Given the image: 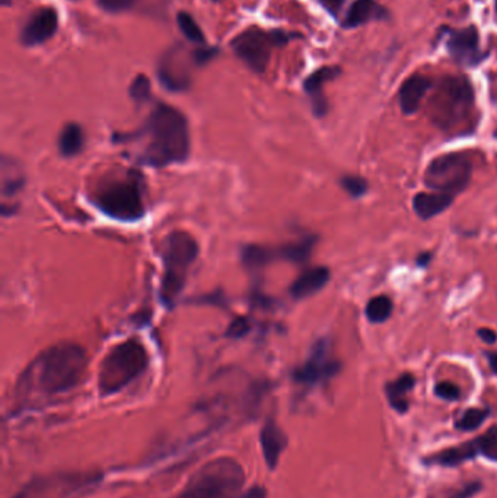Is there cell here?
Masks as SVG:
<instances>
[{
  "label": "cell",
  "instance_id": "obj_1",
  "mask_svg": "<svg viewBox=\"0 0 497 498\" xmlns=\"http://www.w3.org/2000/svg\"><path fill=\"white\" fill-rule=\"evenodd\" d=\"M88 354L75 342H60L45 349L27 367L20 382L18 392L28 395L66 394L75 390L85 376Z\"/></svg>",
  "mask_w": 497,
  "mask_h": 498
},
{
  "label": "cell",
  "instance_id": "obj_2",
  "mask_svg": "<svg viewBox=\"0 0 497 498\" xmlns=\"http://www.w3.org/2000/svg\"><path fill=\"white\" fill-rule=\"evenodd\" d=\"M148 136L143 162L164 168L181 164L190 155L188 121L181 111L166 104H158L146 123Z\"/></svg>",
  "mask_w": 497,
  "mask_h": 498
},
{
  "label": "cell",
  "instance_id": "obj_3",
  "mask_svg": "<svg viewBox=\"0 0 497 498\" xmlns=\"http://www.w3.org/2000/svg\"><path fill=\"white\" fill-rule=\"evenodd\" d=\"M245 482V472L238 461L216 458L198 468L177 498H235Z\"/></svg>",
  "mask_w": 497,
  "mask_h": 498
},
{
  "label": "cell",
  "instance_id": "obj_4",
  "mask_svg": "<svg viewBox=\"0 0 497 498\" xmlns=\"http://www.w3.org/2000/svg\"><path fill=\"white\" fill-rule=\"evenodd\" d=\"M149 354L139 340H125L114 347L100 365L98 390L101 397L117 394L148 369Z\"/></svg>",
  "mask_w": 497,
  "mask_h": 498
},
{
  "label": "cell",
  "instance_id": "obj_5",
  "mask_svg": "<svg viewBox=\"0 0 497 498\" xmlns=\"http://www.w3.org/2000/svg\"><path fill=\"white\" fill-rule=\"evenodd\" d=\"M198 255V245L190 233L177 230L166 237L164 245V278H162L161 296L166 306L175 305L180 298L187 273Z\"/></svg>",
  "mask_w": 497,
  "mask_h": 498
},
{
  "label": "cell",
  "instance_id": "obj_6",
  "mask_svg": "<svg viewBox=\"0 0 497 498\" xmlns=\"http://www.w3.org/2000/svg\"><path fill=\"white\" fill-rule=\"evenodd\" d=\"M474 108V92L465 77H446L430 102L435 124L444 130L457 129L469 120Z\"/></svg>",
  "mask_w": 497,
  "mask_h": 498
},
{
  "label": "cell",
  "instance_id": "obj_7",
  "mask_svg": "<svg viewBox=\"0 0 497 498\" xmlns=\"http://www.w3.org/2000/svg\"><path fill=\"white\" fill-rule=\"evenodd\" d=\"M95 205L102 213L122 221H136L145 214V200L138 178L108 182L95 196Z\"/></svg>",
  "mask_w": 497,
  "mask_h": 498
},
{
  "label": "cell",
  "instance_id": "obj_8",
  "mask_svg": "<svg viewBox=\"0 0 497 498\" xmlns=\"http://www.w3.org/2000/svg\"><path fill=\"white\" fill-rule=\"evenodd\" d=\"M300 36L296 34L285 33L282 29L254 28L245 29L244 33L235 36L231 47L235 54L255 73L266 72L269 61H270L271 52L275 47L285 45L293 38Z\"/></svg>",
  "mask_w": 497,
  "mask_h": 498
},
{
  "label": "cell",
  "instance_id": "obj_9",
  "mask_svg": "<svg viewBox=\"0 0 497 498\" xmlns=\"http://www.w3.org/2000/svg\"><path fill=\"white\" fill-rule=\"evenodd\" d=\"M100 472H56L31 479L12 498H72L101 481Z\"/></svg>",
  "mask_w": 497,
  "mask_h": 498
},
{
  "label": "cell",
  "instance_id": "obj_10",
  "mask_svg": "<svg viewBox=\"0 0 497 498\" xmlns=\"http://www.w3.org/2000/svg\"><path fill=\"white\" fill-rule=\"evenodd\" d=\"M473 173V165L464 153H448L433 159L426 168L425 184L437 193H461L467 189Z\"/></svg>",
  "mask_w": 497,
  "mask_h": 498
},
{
  "label": "cell",
  "instance_id": "obj_11",
  "mask_svg": "<svg viewBox=\"0 0 497 498\" xmlns=\"http://www.w3.org/2000/svg\"><path fill=\"white\" fill-rule=\"evenodd\" d=\"M341 369V363L333 357L330 342L320 340L312 349L307 362L293 372V381L305 386H316L334 378Z\"/></svg>",
  "mask_w": 497,
  "mask_h": 498
},
{
  "label": "cell",
  "instance_id": "obj_12",
  "mask_svg": "<svg viewBox=\"0 0 497 498\" xmlns=\"http://www.w3.org/2000/svg\"><path fill=\"white\" fill-rule=\"evenodd\" d=\"M446 47L451 56L465 66H476L485 56L480 52V38L476 27L469 28L451 29L449 31Z\"/></svg>",
  "mask_w": 497,
  "mask_h": 498
},
{
  "label": "cell",
  "instance_id": "obj_13",
  "mask_svg": "<svg viewBox=\"0 0 497 498\" xmlns=\"http://www.w3.org/2000/svg\"><path fill=\"white\" fill-rule=\"evenodd\" d=\"M59 28V17L53 8H41L33 13L20 31V43L25 47H36L53 38Z\"/></svg>",
  "mask_w": 497,
  "mask_h": 498
},
{
  "label": "cell",
  "instance_id": "obj_14",
  "mask_svg": "<svg viewBox=\"0 0 497 498\" xmlns=\"http://www.w3.org/2000/svg\"><path fill=\"white\" fill-rule=\"evenodd\" d=\"M158 77L164 88L171 92H184L190 88V75L180 57V49H171L162 56L158 66Z\"/></svg>",
  "mask_w": 497,
  "mask_h": 498
},
{
  "label": "cell",
  "instance_id": "obj_15",
  "mask_svg": "<svg viewBox=\"0 0 497 498\" xmlns=\"http://www.w3.org/2000/svg\"><path fill=\"white\" fill-rule=\"evenodd\" d=\"M260 446L263 450L264 461L269 470H275L279 459L287 447V436L277 426L273 418H269L260 431Z\"/></svg>",
  "mask_w": 497,
  "mask_h": 498
},
{
  "label": "cell",
  "instance_id": "obj_16",
  "mask_svg": "<svg viewBox=\"0 0 497 498\" xmlns=\"http://www.w3.org/2000/svg\"><path fill=\"white\" fill-rule=\"evenodd\" d=\"M341 70L339 68H321L303 82V89L309 95L312 102V109L317 116H324L327 114V100L324 97V84L333 81L339 76Z\"/></svg>",
  "mask_w": 497,
  "mask_h": 498
},
{
  "label": "cell",
  "instance_id": "obj_17",
  "mask_svg": "<svg viewBox=\"0 0 497 498\" xmlns=\"http://www.w3.org/2000/svg\"><path fill=\"white\" fill-rule=\"evenodd\" d=\"M430 86H432V82H430L429 77L421 76V75H413V76H410L403 84L400 93H398L401 111L405 116L416 113Z\"/></svg>",
  "mask_w": 497,
  "mask_h": 498
},
{
  "label": "cell",
  "instance_id": "obj_18",
  "mask_svg": "<svg viewBox=\"0 0 497 498\" xmlns=\"http://www.w3.org/2000/svg\"><path fill=\"white\" fill-rule=\"evenodd\" d=\"M330 269L327 267H314L307 269L296 278L291 287V294L295 299L311 298L327 285Z\"/></svg>",
  "mask_w": 497,
  "mask_h": 498
},
{
  "label": "cell",
  "instance_id": "obj_19",
  "mask_svg": "<svg viewBox=\"0 0 497 498\" xmlns=\"http://www.w3.org/2000/svg\"><path fill=\"white\" fill-rule=\"evenodd\" d=\"M389 12L376 0H356L344 18V28H357L371 20H387Z\"/></svg>",
  "mask_w": 497,
  "mask_h": 498
},
{
  "label": "cell",
  "instance_id": "obj_20",
  "mask_svg": "<svg viewBox=\"0 0 497 498\" xmlns=\"http://www.w3.org/2000/svg\"><path fill=\"white\" fill-rule=\"evenodd\" d=\"M453 196L449 194L437 193H419L413 198V209L417 216L429 221L432 217L441 214L453 205Z\"/></svg>",
  "mask_w": 497,
  "mask_h": 498
},
{
  "label": "cell",
  "instance_id": "obj_21",
  "mask_svg": "<svg viewBox=\"0 0 497 498\" xmlns=\"http://www.w3.org/2000/svg\"><path fill=\"white\" fill-rule=\"evenodd\" d=\"M416 385V379L410 374H401L400 378L392 381L385 388L387 392V398H389V406L394 410L398 411L400 414H405L409 410V398L407 395L410 390Z\"/></svg>",
  "mask_w": 497,
  "mask_h": 498
},
{
  "label": "cell",
  "instance_id": "obj_22",
  "mask_svg": "<svg viewBox=\"0 0 497 498\" xmlns=\"http://www.w3.org/2000/svg\"><path fill=\"white\" fill-rule=\"evenodd\" d=\"M25 177L17 162L4 157L2 159V196L12 197L24 187Z\"/></svg>",
  "mask_w": 497,
  "mask_h": 498
},
{
  "label": "cell",
  "instance_id": "obj_23",
  "mask_svg": "<svg viewBox=\"0 0 497 498\" xmlns=\"http://www.w3.org/2000/svg\"><path fill=\"white\" fill-rule=\"evenodd\" d=\"M85 145V134L81 125L76 123H69L61 130L59 137V150L63 157H76L77 153L84 149Z\"/></svg>",
  "mask_w": 497,
  "mask_h": 498
},
{
  "label": "cell",
  "instance_id": "obj_24",
  "mask_svg": "<svg viewBox=\"0 0 497 498\" xmlns=\"http://www.w3.org/2000/svg\"><path fill=\"white\" fill-rule=\"evenodd\" d=\"M177 24L182 36H186L187 40L190 41V43L197 45L206 44V38H204L203 29L200 28V25L196 22L195 18L191 17L190 13H178Z\"/></svg>",
  "mask_w": 497,
  "mask_h": 498
},
{
  "label": "cell",
  "instance_id": "obj_25",
  "mask_svg": "<svg viewBox=\"0 0 497 498\" xmlns=\"http://www.w3.org/2000/svg\"><path fill=\"white\" fill-rule=\"evenodd\" d=\"M392 301L389 296H376L366 305V317L373 324H381L391 317Z\"/></svg>",
  "mask_w": 497,
  "mask_h": 498
},
{
  "label": "cell",
  "instance_id": "obj_26",
  "mask_svg": "<svg viewBox=\"0 0 497 498\" xmlns=\"http://www.w3.org/2000/svg\"><path fill=\"white\" fill-rule=\"evenodd\" d=\"M473 443L477 454L497 462V426L490 427L480 438H474Z\"/></svg>",
  "mask_w": 497,
  "mask_h": 498
},
{
  "label": "cell",
  "instance_id": "obj_27",
  "mask_svg": "<svg viewBox=\"0 0 497 498\" xmlns=\"http://www.w3.org/2000/svg\"><path fill=\"white\" fill-rule=\"evenodd\" d=\"M314 244H316V239H314V237H307V239H303V241L284 246V248L280 249V255H282L285 260H287V261H307L308 257L311 255Z\"/></svg>",
  "mask_w": 497,
  "mask_h": 498
},
{
  "label": "cell",
  "instance_id": "obj_28",
  "mask_svg": "<svg viewBox=\"0 0 497 498\" xmlns=\"http://www.w3.org/2000/svg\"><path fill=\"white\" fill-rule=\"evenodd\" d=\"M487 417H489V410H485V408H469V410L464 411L460 415L457 422H455V427H457L458 430L473 431L478 429Z\"/></svg>",
  "mask_w": 497,
  "mask_h": 498
},
{
  "label": "cell",
  "instance_id": "obj_29",
  "mask_svg": "<svg viewBox=\"0 0 497 498\" xmlns=\"http://www.w3.org/2000/svg\"><path fill=\"white\" fill-rule=\"evenodd\" d=\"M130 97L136 102H145L150 98V81L146 75H138L134 77L129 88Z\"/></svg>",
  "mask_w": 497,
  "mask_h": 498
},
{
  "label": "cell",
  "instance_id": "obj_30",
  "mask_svg": "<svg viewBox=\"0 0 497 498\" xmlns=\"http://www.w3.org/2000/svg\"><path fill=\"white\" fill-rule=\"evenodd\" d=\"M341 185L355 198L365 196L369 187L368 181L365 178L356 177V175H346V177L341 178Z\"/></svg>",
  "mask_w": 497,
  "mask_h": 498
},
{
  "label": "cell",
  "instance_id": "obj_31",
  "mask_svg": "<svg viewBox=\"0 0 497 498\" xmlns=\"http://www.w3.org/2000/svg\"><path fill=\"white\" fill-rule=\"evenodd\" d=\"M270 253L261 246H248L244 249V262L247 266L260 267L269 262Z\"/></svg>",
  "mask_w": 497,
  "mask_h": 498
},
{
  "label": "cell",
  "instance_id": "obj_32",
  "mask_svg": "<svg viewBox=\"0 0 497 498\" xmlns=\"http://www.w3.org/2000/svg\"><path fill=\"white\" fill-rule=\"evenodd\" d=\"M136 2L138 0H98V4L104 12L122 13L133 8Z\"/></svg>",
  "mask_w": 497,
  "mask_h": 498
},
{
  "label": "cell",
  "instance_id": "obj_33",
  "mask_svg": "<svg viewBox=\"0 0 497 498\" xmlns=\"http://www.w3.org/2000/svg\"><path fill=\"white\" fill-rule=\"evenodd\" d=\"M435 394L445 401H457L461 397V390L455 383L441 382L435 386Z\"/></svg>",
  "mask_w": 497,
  "mask_h": 498
},
{
  "label": "cell",
  "instance_id": "obj_34",
  "mask_svg": "<svg viewBox=\"0 0 497 498\" xmlns=\"http://www.w3.org/2000/svg\"><path fill=\"white\" fill-rule=\"evenodd\" d=\"M219 49L218 47H206V45H200L198 49H196L191 54L193 57V61H195L196 66H204L209 63V61L213 60L214 57L218 56Z\"/></svg>",
  "mask_w": 497,
  "mask_h": 498
},
{
  "label": "cell",
  "instance_id": "obj_35",
  "mask_svg": "<svg viewBox=\"0 0 497 498\" xmlns=\"http://www.w3.org/2000/svg\"><path fill=\"white\" fill-rule=\"evenodd\" d=\"M250 331V324H248L247 317H238L232 322L229 328H228L227 335L231 338H241Z\"/></svg>",
  "mask_w": 497,
  "mask_h": 498
},
{
  "label": "cell",
  "instance_id": "obj_36",
  "mask_svg": "<svg viewBox=\"0 0 497 498\" xmlns=\"http://www.w3.org/2000/svg\"><path fill=\"white\" fill-rule=\"evenodd\" d=\"M481 491L480 482H469L467 486H462L461 490L453 491L451 494L444 498H471Z\"/></svg>",
  "mask_w": 497,
  "mask_h": 498
},
{
  "label": "cell",
  "instance_id": "obj_37",
  "mask_svg": "<svg viewBox=\"0 0 497 498\" xmlns=\"http://www.w3.org/2000/svg\"><path fill=\"white\" fill-rule=\"evenodd\" d=\"M239 498H267V490L263 486H251L250 490Z\"/></svg>",
  "mask_w": 497,
  "mask_h": 498
},
{
  "label": "cell",
  "instance_id": "obj_38",
  "mask_svg": "<svg viewBox=\"0 0 497 498\" xmlns=\"http://www.w3.org/2000/svg\"><path fill=\"white\" fill-rule=\"evenodd\" d=\"M318 2L323 4L324 8L327 9L328 12L337 15L344 0H318Z\"/></svg>",
  "mask_w": 497,
  "mask_h": 498
},
{
  "label": "cell",
  "instance_id": "obj_39",
  "mask_svg": "<svg viewBox=\"0 0 497 498\" xmlns=\"http://www.w3.org/2000/svg\"><path fill=\"white\" fill-rule=\"evenodd\" d=\"M478 337L483 340V341L487 342V344H494L497 341V333L490 328H480L478 330Z\"/></svg>",
  "mask_w": 497,
  "mask_h": 498
},
{
  "label": "cell",
  "instance_id": "obj_40",
  "mask_svg": "<svg viewBox=\"0 0 497 498\" xmlns=\"http://www.w3.org/2000/svg\"><path fill=\"white\" fill-rule=\"evenodd\" d=\"M485 357L489 360L490 369L497 374V353H485Z\"/></svg>",
  "mask_w": 497,
  "mask_h": 498
},
{
  "label": "cell",
  "instance_id": "obj_41",
  "mask_svg": "<svg viewBox=\"0 0 497 498\" xmlns=\"http://www.w3.org/2000/svg\"><path fill=\"white\" fill-rule=\"evenodd\" d=\"M0 4H2V6H9L12 2L11 0H0Z\"/></svg>",
  "mask_w": 497,
  "mask_h": 498
},
{
  "label": "cell",
  "instance_id": "obj_42",
  "mask_svg": "<svg viewBox=\"0 0 497 498\" xmlns=\"http://www.w3.org/2000/svg\"><path fill=\"white\" fill-rule=\"evenodd\" d=\"M496 17H497V0H496Z\"/></svg>",
  "mask_w": 497,
  "mask_h": 498
}]
</instances>
